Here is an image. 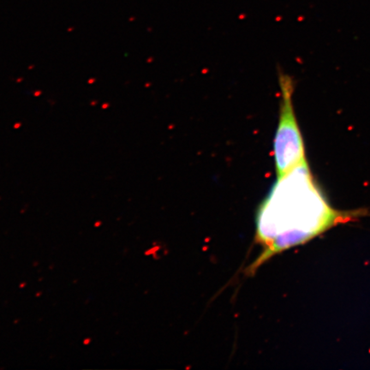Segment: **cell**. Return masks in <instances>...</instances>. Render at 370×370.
I'll return each mask as SVG.
<instances>
[{"mask_svg":"<svg viewBox=\"0 0 370 370\" xmlns=\"http://www.w3.org/2000/svg\"><path fill=\"white\" fill-rule=\"evenodd\" d=\"M334 219L314 184L308 163L278 178L260 207L257 240L264 251L257 265L271 255L313 237Z\"/></svg>","mask_w":370,"mask_h":370,"instance_id":"6da1fadb","label":"cell"},{"mask_svg":"<svg viewBox=\"0 0 370 370\" xmlns=\"http://www.w3.org/2000/svg\"><path fill=\"white\" fill-rule=\"evenodd\" d=\"M279 79L280 87L279 116L273 142L277 179L308 163L303 135L293 106L294 82L290 76L284 73H280Z\"/></svg>","mask_w":370,"mask_h":370,"instance_id":"7a4b0ae2","label":"cell"}]
</instances>
